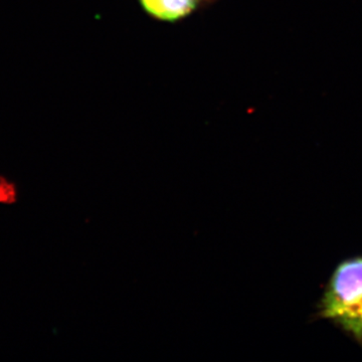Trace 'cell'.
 I'll use <instances>...</instances> for the list:
<instances>
[{"label": "cell", "instance_id": "cell-2", "mask_svg": "<svg viewBox=\"0 0 362 362\" xmlns=\"http://www.w3.org/2000/svg\"><path fill=\"white\" fill-rule=\"evenodd\" d=\"M149 13L164 21H176L194 9V0H141Z\"/></svg>", "mask_w": 362, "mask_h": 362}, {"label": "cell", "instance_id": "cell-1", "mask_svg": "<svg viewBox=\"0 0 362 362\" xmlns=\"http://www.w3.org/2000/svg\"><path fill=\"white\" fill-rule=\"evenodd\" d=\"M322 315L362 341V258L337 267L322 299Z\"/></svg>", "mask_w": 362, "mask_h": 362}]
</instances>
